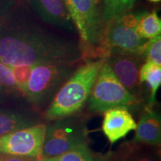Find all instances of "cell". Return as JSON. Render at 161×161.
Here are the masks:
<instances>
[{
	"label": "cell",
	"instance_id": "1",
	"mask_svg": "<svg viewBox=\"0 0 161 161\" xmlns=\"http://www.w3.org/2000/svg\"><path fill=\"white\" fill-rule=\"evenodd\" d=\"M83 58L75 42L39 30H22L0 35V62L8 66L44 63L75 64Z\"/></svg>",
	"mask_w": 161,
	"mask_h": 161
},
{
	"label": "cell",
	"instance_id": "2",
	"mask_svg": "<svg viewBox=\"0 0 161 161\" xmlns=\"http://www.w3.org/2000/svg\"><path fill=\"white\" fill-rule=\"evenodd\" d=\"M104 60H88L70 75L56 92L45 118L48 120L73 115L83 108L89 98L93 84Z\"/></svg>",
	"mask_w": 161,
	"mask_h": 161
},
{
	"label": "cell",
	"instance_id": "3",
	"mask_svg": "<svg viewBox=\"0 0 161 161\" xmlns=\"http://www.w3.org/2000/svg\"><path fill=\"white\" fill-rule=\"evenodd\" d=\"M138 16L128 12L104 24L96 59L105 60L116 53L143 57L148 40L140 37L136 31Z\"/></svg>",
	"mask_w": 161,
	"mask_h": 161
},
{
	"label": "cell",
	"instance_id": "4",
	"mask_svg": "<svg viewBox=\"0 0 161 161\" xmlns=\"http://www.w3.org/2000/svg\"><path fill=\"white\" fill-rule=\"evenodd\" d=\"M84 46L83 58H95L104 29L100 0H64ZM97 60V59H96Z\"/></svg>",
	"mask_w": 161,
	"mask_h": 161
},
{
	"label": "cell",
	"instance_id": "5",
	"mask_svg": "<svg viewBox=\"0 0 161 161\" xmlns=\"http://www.w3.org/2000/svg\"><path fill=\"white\" fill-rule=\"evenodd\" d=\"M86 120L70 115L55 119L46 127L41 160L60 155L79 145L87 143Z\"/></svg>",
	"mask_w": 161,
	"mask_h": 161
},
{
	"label": "cell",
	"instance_id": "6",
	"mask_svg": "<svg viewBox=\"0 0 161 161\" xmlns=\"http://www.w3.org/2000/svg\"><path fill=\"white\" fill-rule=\"evenodd\" d=\"M87 100L89 109L93 112H104L117 107L129 108L141 102L140 98L128 91L120 83L105 61Z\"/></svg>",
	"mask_w": 161,
	"mask_h": 161
},
{
	"label": "cell",
	"instance_id": "7",
	"mask_svg": "<svg viewBox=\"0 0 161 161\" xmlns=\"http://www.w3.org/2000/svg\"><path fill=\"white\" fill-rule=\"evenodd\" d=\"M73 65L66 63L35 65L30 74L25 95L34 104H45L56 94L60 84L72 75Z\"/></svg>",
	"mask_w": 161,
	"mask_h": 161
},
{
	"label": "cell",
	"instance_id": "8",
	"mask_svg": "<svg viewBox=\"0 0 161 161\" xmlns=\"http://www.w3.org/2000/svg\"><path fill=\"white\" fill-rule=\"evenodd\" d=\"M46 127L45 124L37 123L2 136L0 153L32 157L41 160Z\"/></svg>",
	"mask_w": 161,
	"mask_h": 161
},
{
	"label": "cell",
	"instance_id": "9",
	"mask_svg": "<svg viewBox=\"0 0 161 161\" xmlns=\"http://www.w3.org/2000/svg\"><path fill=\"white\" fill-rule=\"evenodd\" d=\"M142 58L116 53L110 55L104 60L120 83L136 97L140 93V69L142 66L140 65Z\"/></svg>",
	"mask_w": 161,
	"mask_h": 161
},
{
	"label": "cell",
	"instance_id": "10",
	"mask_svg": "<svg viewBox=\"0 0 161 161\" xmlns=\"http://www.w3.org/2000/svg\"><path fill=\"white\" fill-rule=\"evenodd\" d=\"M103 113L102 130L110 144L116 143L128 133L136 130L135 120L125 107L110 108Z\"/></svg>",
	"mask_w": 161,
	"mask_h": 161
},
{
	"label": "cell",
	"instance_id": "11",
	"mask_svg": "<svg viewBox=\"0 0 161 161\" xmlns=\"http://www.w3.org/2000/svg\"><path fill=\"white\" fill-rule=\"evenodd\" d=\"M30 5L45 23L69 32L75 31V25L64 0H30Z\"/></svg>",
	"mask_w": 161,
	"mask_h": 161
},
{
	"label": "cell",
	"instance_id": "12",
	"mask_svg": "<svg viewBox=\"0 0 161 161\" xmlns=\"http://www.w3.org/2000/svg\"><path fill=\"white\" fill-rule=\"evenodd\" d=\"M135 130L132 140L134 142L159 147L161 142L160 114L153 109L152 106H147L141 114Z\"/></svg>",
	"mask_w": 161,
	"mask_h": 161
},
{
	"label": "cell",
	"instance_id": "13",
	"mask_svg": "<svg viewBox=\"0 0 161 161\" xmlns=\"http://www.w3.org/2000/svg\"><path fill=\"white\" fill-rule=\"evenodd\" d=\"M114 161H160L158 147L127 141L116 151H110Z\"/></svg>",
	"mask_w": 161,
	"mask_h": 161
},
{
	"label": "cell",
	"instance_id": "14",
	"mask_svg": "<svg viewBox=\"0 0 161 161\" xmlns=\"http://www.w3.org/2000/svg\"><path fill=\"white\" fill-rule=\"evenodd\" d=\"M37 124V121L23 114L0 109V137L8 133Z\"/></svg>",
	"mask_w": 161,
	"mask_h": 161
},
{
	"label": "cell",
	"instance_id": "15",
	"mask_svg": "<svg viewBox=\"0 0 161 161\" xmlns=\"http://www.w3.org/2000/svg\"><path fill=\"white\" fill-rule=\"evenodd\" d=\"M140 82H146L150 90L148 105L153 106L156 102V95L161 85V66L150 61L141 66L140 69Z\"/></svg>",
	"mask_w": 161,
	"mask_h": 161
},
{
	"label": "cell",
	"instance_id": "16",
	"mask_svg": "<svg viewBox=\"0 0 161 161\" xmlns=\"http://www.w3.org/2000/svg\"><path fill=\"white\" fill-rule=\"evenodd\" d=\"M136 31L140 37L148 40L160 35L161 20L155 10L139 13Z\"/></svg>",
	"mask_w": 161,
	"mask_h": 161
},
{
	"label": "cell",
	"instance_id": "17",
	"mask_svg": "<svg viewBox=\"0 0 161 161\" xmlns=\"http://www.w3.org/2000/svg\"><path fill=\"white\" fill-rule=\"evenodd\" d=\"M137 0H102V18L104 25L110 20L128 13Z\"/></svg>",
	"mask_w": 161,
	"mask_h": 161
},
{
	"label": "cell",
	"instance_id": "18",
	"mask_svg": "<svg viewBox=\"0 0 161 161\" xmlns=\"http://www.w3.org/2000/svg\"><path fill=\"white\" fill-rule=\"evenodd\" d=\"M99 157L90 150L87 143L79 145L67 152L50 158L40 161H99Z\"/></svg>",
	"mask_w": 161,
	"mask_h": 161
},
{
	"label": "cell",
	"instance_id": "19",
	"mask_svg": "<svg viewBox=\"0 0 161 161\" xmlns=\"http://www.w3.org/2000/svg\"><path fill=\"white\" fill-rule=\"evenodd\" d=\"M143 57L146 61H150L161 66V37L160 35L149 40L145 49Z\"/></svg>",
	"mask_w": 161,
	"mask_h": 161
},
{
	"label": "cell",
	"instance_id": "20",
	"mask_svg": "<svg viewBox=\"0 0 161 161\" xmlns=\"http://www.w3.org/2000/svg\"><path fill=\"white\" fill-rule=\"evenodd\" d=\"M34 66H9L14 77L16 84L20 92L25 94L26 85L29 80L30 74Z\"/></svg>",
	"mask_w": 161,
	"mask_h": 161
},
{
	"label": "cell",
	"instance_id": "21",
	"mask_svg": "<svg viewBox=\"0 0 161 161\" xmlns=\"http://www.w3.org/2000/svg\"><path fill=\"white\" fill-rule=\"evenodd\" d=\"M0 88L8 91L19 90L11 68L2 62H0Z\"/></svg>",
	"mask_w": 161,
	"mask_h": 161
},
{
	"label": "cell",
	"instance_id": "22",
	"mask_svg": "<svg viewBox=\"0 0 161 161\" xmlns=\"http://www.w3.org/2000/svg\"><path fill=\"white\" fill-rule=\"evenodd\" d=\"M37 158L32 157L13 155V154H2L0 153V161H40Z\"/></svg>",
	"mask_w": 161,
	"mask_h": 161
},
{
	"label": "cell",
	"instance_id": "23",
	"mask_svg": "<svg viewBox=\"0 0 161 161\" xmlns=\"http://www.w3.org/2000/svg\"><path fill=\"white\" fill-rule=\"evenodd\" d=\"M99 161H114L113 159L110 152H108L104 155L99 157Z\"/></svg>",
	"mask_w": 161,
	"mask_h": 161
},
{
	"label": "cell",
	"instance_id": "24",
	"mask_svg": "<svg viewBox=\"0 0 161 161\" xmlns=\"http://www.w3.org/2000/svg\"><path fill=\"white\" fill-rule=\"evenodd\" d=\"M4 19H5V15H4L3 11H0V35H1V30H2V26H3Z\"/></svg>",
	"mask_w": 161,
	"mask_h": 161
},
{
	"label": "cell",
	"instance_id": "25",
	"mask_svg": "<svg viewBox=\"0 0 161 161\" xmlns=\"http://www.w3.org/2000/svg\"><path fill=\"white\" fill-rule=\"evenodd\" d=\"M148 1L152 2V3H158V2H160V0H148Z\"/></svg>",
	"mask_w": 161,
	"mask_h": 161
}]
</instances>
